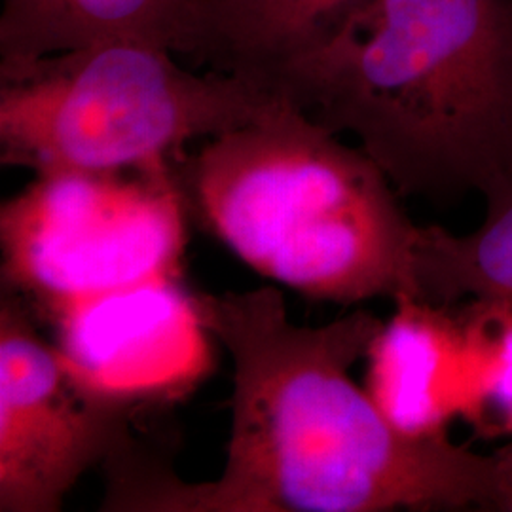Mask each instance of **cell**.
<instances>
[{
	"label": "cell",
	"mask_w": 512,
	"mask_h": 512,
	"mask_svg": "<svg viewBox=\"0 0 512 512\" xmlns=\"http://www.w3.org/2000/svg\"><path fill=\"white\" fill-rule=\"evenodd\" d=\"M186 310L234 366L222 473L184 482L131 442L105 463L103 511L512 512V444L408 433L351 380L384 327L374 313L302 327L274 285L192 294Z\"/></svg>",
	"instance_id": "obj_1"
},
{
	"label": "cell",
	"mask_w": 512,
	"mask_h": 512,
	"mask_svg": "<svg viewBox=\"0 0 512 512\" xmlns=\"http://www.w3.org/2000/svg\"><path fill=\"white\" fill-rule=\"evenodd\" d=\"M274 95L357 137L401 196H486L512 181V0H374Z\"/></svg>",
	"instance_id": "obj_2"
},
{
	"label": "cell",
	"mask_w": 512,
	"mask_h": 512,
	"mask_svg": "<svg viewBox=\"0 0 512 512\" xmlns=\"http://www.w3.org/2000/svg\"><path fill=\"white\" fill-rule=\"evenodd\" d=\"M186 213L256 274L342 306L421 302L423 226L363 148L279 101L181 156Z\"/></svg>",
	"instance_id": "obj_3"
},
{
	"label": "cell",
	"mask_w": 512,
	"mask_h": 512,
	"mask_svg": "<svg viewBox=\"0 0 512 512\" xmlns=\"http://www.w3.org/2000/svg\"><path fill=\"white\" fill-rule=\"evenodd\" d=\"M279 101L232 74L192 73L160 44L97 42L0 74V160L35 175L162 167Z\"/></svg>",
	"instance_id": "obj_4"
},
{
	"label": "cell",
	"mask_w": 512,
	"mask_h": 512,
	"mask_svg": "<svg viewBox=\"0 0 512 512\" xmlns=\"http://www.w3.org/2000/svg\"><path fill=\"white\" fill-rule=\"evenodd\" d=\"M186 215L173 164L38 173L0 209L2 285L67 327L110 300L169 287Z\"/></svg>",
	"instance_id": "obj_5"
},
{
	"label": "cell",
	"mask_w": 512,
	"mask_h": 512,
	"mask_svg": "<svg viewBox=\"0 0 512 512\" xmlns=\"http://www.w3.org/2000/svg\"><path fill=\"white\" fill-rule=\"evenodd\" d=\"M135 395L50 346L25 300H0V512H57L74 484L131 442Z\"/></svg>",
	"instance_id": "obj_6"
},
{
	"label": "cell",
	"mask_w": 512,
	"mask_h": 512,
	"mask_svg": "<svg viewBox=\"0 0 512 512\" xmlns=\"http://www.w3.org/2000/svg\"><path fill=\"white\" fill-rule=\"evenodd\" d=\"M374 0H200L181 54L272 93ZM275 97V95H274Z\"/></svg>",
	"instance_id": "obj_7"
},
{
	"label": "cell",
	"mask_w": 512,
	"mask_h": 512,
	"mask_svg": "<svg viewBox=\"0 0 512 512\" xmlns=\"http://www.w3.org/2000/svg\"><path fill=\"white\" fill-rule=\"evenodd\" d=\"M366 361V391L404 431L442 435L463 416L467 340L459 308L399 302Z\"/></svg>",
	"instance_id": "obj_8"
},
{
	"label": "cell",
	"mask_w": 512,
	"mask_h": 512,
	"mask_svg": "<svg viewBox=\"0 0 512 512\" xmlns=\"http://www.w3.org/2000/svg\"><path fill=\"white\" fill-rule=\"evenodd\" d=\"M200 0H2L0 74L107 40H145L181 54Z\"/></svg>",
	"instance_id": "obj_9"
},
{
	"label": "cell",
	"mask_w": 512,
	"mask_h": 512,
	"mask_svg": "<svg viewBox=\"0 0 512 512\" xmlns=\"http://www.w3.org/2000/svg\"><path fill=\"white\" fill-rule=\"evenodd\" d=\"M484 198L486 219L471 234L423 226L421 304L454 306L469 296L512 306V181Z\"/></svg>",
	"instance_id": "obj_10"
},
{
	"label": "cell",
	"mask_w": 512,
	"mask_h": 512,
	"mask_svg": "<svg viewBox=\"0 0 512 512\" xmlns=\"http://www.w3.org/2000/svg\"><path fill=\"white\" fill-rule=\"evenodd\" d=\"M459 313L469 366L461 420L482 439L512 437V306L473 298Z\"/></svg>",
	"instance_id": "obj_11"
}]
</instances>
